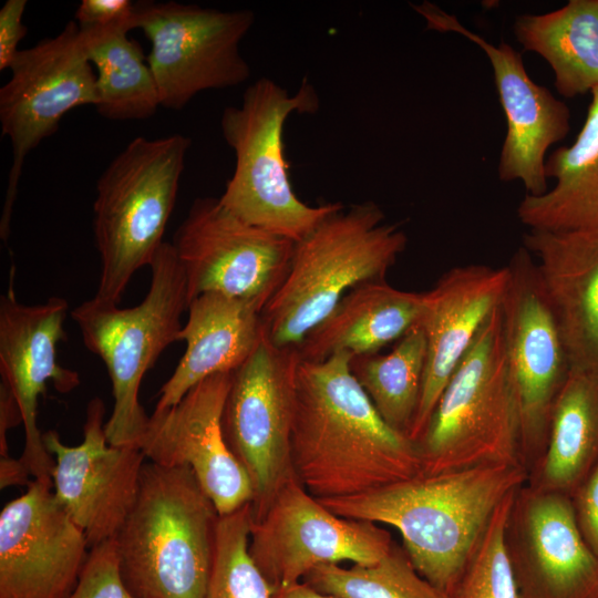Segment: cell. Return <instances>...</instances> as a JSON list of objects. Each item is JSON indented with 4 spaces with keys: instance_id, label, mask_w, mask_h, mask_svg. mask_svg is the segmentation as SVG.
Returning <instances> with one entry per match:
<instances>
[{
    "instance_id": "1",
    "label": "cell",
    "mask_w": 598,
    "mask_h": 598,
    "mask_svg": "<svg viewBox=\"0 0 598 598\" xmlns=\"http://www.w3.org/2000/svg\"><path fill=\"white\" fill-rule=\"evenodd\" d=\"M352 354L300 361L292 471L316 498L359 495L422 474L417 444L381 417L349 368Z\"/></svg>"
},
{
    "instance_id": "2",
    "label": "cell",
    "mask_w": 598,
    "mask_h": 598,
    "mask_svg": "<svg viewBox=\"0 0 598 598\" xmlns=\"http://www.w3.org/2000/svg\"><path fill=\"white\" fill-rule=\"evenodd\" d=\"M522 480L514 463H493L317 499L336 515L394 527L420 575L450 595L494 511Z\"/></svg>"
},
{
    "instance_id": "3",
    "label": "cell",
    "mask_w": 598,
    "mask_h": 598,
    "mask_svg": "<svg viewBox=\"0 0 598 598\" xmlns=\"http://www.w3.org/2000/svg\"><path fill=\"white\" fill-rule=\"evenodd\" d=\"M219 514L187 466L146 461L117 533L122 577L137 598H206Z\"/></svg>"
},
{
    "instance_id": "4",
    "label": "cell",
    "mask_w": 598,
    "mask_h": 598,
    "mask_svg": "<svg viewBox=\"0 0 598 598\" xmlns=\"http://www.w3.org/2000/svg\"><path fill=\"white\" fill-rule=\"evenodd\" d=\"M408 245L371 200L344 206L295 243L288 275L261 311L265 339L297 347L354 287L385 280Z\"/></svg>"
},
{
    "instance_id": "5",
    "label": "cell",
    "mask_w": 598,
    "mask_h": 598,
    "mask_svg": "<svg viewBox=\"0 0 598 598\" xmlns=\"http://www.w3.org/2000/svg\"><path fill=\"white\" fill-rule=\"evenodd\" d=\"M319 106V95L307 78L293 94L261 78L245 90L239 105L224 110L220 120L236 164L219 200L246 223L293 243L343 207L340 203L307 205L290 182L285 123L292 113L315 114Z\"/></svg>"
},
{
    "instance_id": "6",
    "label": "cell",
    "mask_w": 598,
    "mask_h": 598,
    "mask_svg": "<svg viewBox=\"0 0 598 598\" xmlns=\"http://www.w3.org/2000/svg\"><path fill=\"white\" fill-rule=\"evenodd\" d=\"M190 138L132 140L101 174L93 205L100 256L95 299L118 305L133 275L151 266L174 209Z\"/></svg>"
},
{
    "instance_id": "7",
    "label": "cell",
    "mask_w": 598,
    "mask_h": 598,
    "mask_svg": "<svg viewBox=\"0 0 598 598\" xmlns=\"http://www.w3.org/2000/svg\"><path fill=\"white\" fill-rule=\"evenodd\" d=\"M150 268L151 285L138 305L120 308L93 297L71 311L84 346L103 360L111 380L114 405L105 434L115 446H138L148 421L140 403L142 380L177 341L188 306L185 274L172 243L162 244Z\"/></svg>"
},
{
    "instance_id": "8",
    "label": "cell",
    "mask_w": 598,
    "mask_h": 598,
    "mask_svg": "<svg viewBox=\"0 0 598 598\" xmlns=\"http://www.w3.org/2000/svg\"><path fill=\"white\" fill-rule=\"evenodd\" d=\"M518 431L499 305L454 371L417 442L422 474L513 463Z\"/></svg>"
},
{
    "instance_id": "9",
    "label": "cell",
    "mask_w": 598,
    "mask_h": 598,
    "mask_svg": "<svg viewBox=\"0 0 598 598\" xmlns=\"http://www.w3.org/2000/svg\"><path fill=\"white\" fill-rule=\"evenodd\" d=\"M250 10L221 11L176 1L135 3L134 29L151 42L146 61L161 106L182 110L198 93L237 86L250 76L239 45Z\"/></svg>"
},
{
    "instance_id": "10",
    "label": "cell",
    "mask_w": 598,
    "mask_h": 598,
    "mask_svg": "<svg viewBox=\"0 0 598 598\" xmlns=\"http://www.w3.org/2000/svg\"><path fill=\"white\" fill-rule=\"evenodd\" d=\"M91 65L79 25L70 21L58 35L20 50L9 68L11 76L0 89L1 131L12 150L0 218L4 241L27 155L58 130L69 111L97 102Z\"/></svg>"
},
{
    "instance_id": "11",
    "label": "cell",
    "mask_w": 598,
    "mask_h": 598,
    "mask_svg": "<svg viewBox=\"0 0 598 598\" xmlns=\"http://www.w3.org/2000/svg\"><path fill=\"white\" fill-rule=\"evenodd\" d=\"M300 361L297 347H276L264 339L231 375L221 427L229 450L252 482V519L295 476L290 437Z\"/></svg>"
},
{
    "instance_id": "12",
    "label": "cell",
    "mask_w": 598,
    "mask_h": 598,
    "mask_svg": "<svg viewBox=\"0 0 598 598\" xmlns=\"http://www.w3.org/2000/svg\"><path fill=\"white\" fill-rule=\"evenodd\" d=\"M188 303L209 292L244 299L261 311L285 281L295 243L256 227L219 197L196 198L172 243Z\"/></svg>"
},
{
    "instance_id": "13",
    "label": "cell",
    "mask_w": 598,
    "mask_h": 598,
    "mask_svg": "<svg viewBox=\"0 0 598 598\" xmlns=\"http://www.w3.org/2000/svg\"><path fill=\"white\" fill-rule=\"evenodd\" d=\"M392 544L388 530L336 515L292 476L252 519L249 553L270 585L279 588L302 581L320 565L374 564Z\"/></svg>"
},
{
    "instance_id": "14",
    "label": "cell",
    "mask_w": 598,
    "mask_h": 598,
    "mask_svg": "<svg viewBox=\"0 0 598 598\" xmlns=\"http://www.w3.org/2000/svg\"><path fill=\"white\" fill-rule=\"evenodd\" d=\"M413 8L426 20L427 29L457 33L486 54L506 120L498 177L506 183L520 182L526 195L544 194L548 189V148L563 141L570 130L567 104L532 80L520 53L508 43L492 44L435 4L423 2Z\"/></svg>"
},
{
    "instance_id": "15",
    "label": "cell",
    "mask_w": 598,
    "mask_h": 598,
    "mask_svg": "<svg viewBox=\"0 0 598 598\" xmlns=\"http://www.w3.org/2000/svg\"><path fill=\"white\" fill-rule=\"evenodd\" d=\"M105 405H86L83 440L64 444L55 431L43 443L54 457L53 492L91 547L114 539L131 513L147 461L138 446H115L105 434Z\"/></svg>"
},
{
    "instance_id": "16",
    "label": "cell",
    "mask_w": 598,
    "mask_h": 598,
    "mask_svg": "<svg viewBox=\"0 0 598 598\" xmlns=\"http://www.w3.org/2000/svg\"><path fill=\"white\" fill-rule=\"evenodd\" d=\"M233 372L212 375L173 406L155 409L138 442L146 460L187 466L219 516L254 501L249 474L229 450L221 416Z\"/></svg>"
},
{
    "instance_id": "17",
    "label": "cell",
    "mask_w": 598,
    "mask_h": 598,
    "mask_svg": "<svg viewBox=\"0 0 598 598\" xmlns=\"http://www.w3.org/2000/svg\"><path fill=\"white\" fill-rule=\"evenodd\" d=\"M89 551L52 481L32 478L0 513V598H66Z\"/></svg>"
},
{
    "instance_id": "18",
    "label": "cell",
    "mask_w": 598,
    "mask_h": 598,
    "mask_svg": "<svg viewBox=\"0 0 598 598\" xmlns=\"http://www.w3.org/2000/svg\"><path fill=\"white\" fill-rule=\"evenodd\" d=\"M68 310L69 303L61 297L38 305L21 303L11 269L8 290L0 299L1 384L14 396L22 417L24 446L19 460L38 480L52 481L55 464L37 425L39 398L49 382L60 393L80 384L79 373L58 361V344L66 339L63 324Z\"/></svg>"
},
{
    "instance_id": "19",
    "label": "cell",
    "mask_w": 598,
    "mask_h": 598,
    "mask_svg": "<svg viewBox=\"0 0 598 598\" xmlns=\"http://www.w3.org/2000/svg\"><path fill=\"white\" fill-rule=\"evenodd\" d=\"M507 267L509 276L501 302L506 354L519 431L529 439L550 424L570 368L534 258L522 246Z\"/></svg>"
},
{
    "instance_id": "20",
    "label": "cell",
    "mask_w": 598,
    "mask_h": 598,
    "mask_svg": "<svg viewBox=\"0 0 598 598\" xmlns=\"http://www.w3.org/2000/svg\"><path fill=\"white\" fill-rule=\"evenodd\" d=\"M508 267L468 265L447 270L423 292L419 326L426 339V363L409 439L417 444L457 365L491 313L501 305Z\"/></svg>"
},
{
    "instance_id": "21",
    "label": "cell",
    "mask_w": 598,
    "mask_h": 598,
    "mask_svg": "<svg viewBox=\"0 0 598 598\" xmlns=\"http://www.w3.org/2000/svg\"><path fill=\"white\" fill-rule=\"evenodd\" d=\"M523 247L536 262L570 371L598 381V231L529 230Z\"/></svg>"
},
{
    "instance_id": "22",
    "label": "cell",
    "mask_w": 598,
    "mask_h": 598,
    "mask_svg": "<svg viewBox=\"0 0 598 598\" xmlns=\"http://www.w3.org/2000/svg\"><path fill=\"white\" fill-rule=\"evenodd\" d=\"M187 311L177 337L186 349L159 390L157 410L175 405L212 375L236 371L265 339L261 310L250 301L209 292L190 300Z\"/></svg>"
},
{
    "instance_id": "23",
    "label": "cell",
    "mask_w": 598,
    "mask_h": 598,
    "mask_svg": "<svg viewBox=\"0 0 598 598\" xmlns=\"http://www.w3.org/2000/svg\"><path fill=\"white\" fill-rule=\"evenodd\" d=\"M423 306V292L400 290L386 280L359 285L308 332L297 350L309 362L339 352L375 353L419 324Z\"/></svg>"
},
{
    "instance_id": "24",
    "label": "cell",
    "mask_w": 598,
    "mask_h": 598,
    "mask_svg": "<svg viewBox=\"0 0 598 598\" xmlns=\"http://www.w3.org/2000/svg\"><path fill=\"white\" fill-rule=\"evenodd\" d=\"M590 95L576 140L546 159L553 187L538 196L525 195L517 207L519 220L530 230L598 231V87Z\"/></svg>"
},
{
    "instance_id": "25",
    "label": "cell",
    "mask_w": 598,
    "mask_h": 598,
    "mask_svg": "<svg viewBox=\"0 0 598 598\" xmlns=\"http://www.w3.org/2000/svg\"><path fill=\"white\" fill-rule=\"evenodd\" d=\"M533 563L516 578L519 598H598V559L574 507L549 496L529 513Z\"/></svg>"
},
{
    "instance_id": "26",
    "label": "cell",
    "mask_w": 598,
    "mask_h": 598,
    "mask_svg": "<svg viewBox=\"0 0 598 598\" xmlns=\"http://www.w3.org/2000/svg\"><path fill=\"white\" fill-rule=\"evenodd\" d=\"M513 33L524 51L548 63L561 96L598 87V0H569L553 11L519 14Z\"/></svg>"
},
{
    "instance_id": "27",
    "label": "cell",
    "mask_w": 598,
    "mask_h": 598,
    "mask_svg": "<svg viewBox=\"0 0 598 598\" xmlns=\"http://www.w3.org/2000/svg\"><path fill=\"white\" fill-rule=\"evenodd\" d=\"M128 31L125 24L80 30L87 60L96 69L95 107L112 121L146 120L161 106L143 48L127 37Z\"/></svg>"
},
{
    "instance_id": "28",
    "label": "cell",
    "mask_w": 598,
    "mask_h": 598,
    "mask_svg": "<svg viewBox=\"0 0 598 598\" xmlns=\"http://www.w3.org/2000/svg\"><path fill=\"white\" fill-rule=\"evenodd\" d=\"M425 363L426 339L416 324L391 352L351 355L349 368L386 424L409 437L420 401Z\"/></svg>"
},
{
    "instance_id": "29",
    "label": "cell",
    "mask_w": 598,
    "mask_h": 598,
    "mask_svg": "<svg viewBox=\"0 0 598 598\" xmlns=\"http://www.w3.org/2000/svg\"><path fill=\"white\" fill-rule=\"evenodd\" d=\"M598 464V381L570 371L553 409L545 472L570 487Z\"/></svg>"
},
{
    "instance_id": "30",
    "label": "cell",
    "mask_w": 598,
    "mask_h": 598,
    "mask_svg": "<svg viewBox=\"0 0 598 598\" xmlns=\"http://www.w3.org/2000/svg\"><path fill=\"white\" fill-rule=\"evenodd\" d=\"M302 581L336 598H450L420 575L405 549L394 542L374 564L350 568L324 564L310 570Z\"/></svg>"
},
{
    "instance_id": "31",
    "label": "cell",
    "mask_w": 598,
    "mask_h": 598,
    "mask_svg": "<svg viewBox=\"0 0 598 598\" xmlns=\"http://www.w3.org/2000/svg\"><path fill=\"white\" fill-rule=\"evenodd\" d=\"M251 503L219 516L206 598H272L275 587L249 553Z\"/></svg>"
},
{
    "instance_id": "32",
    "label": "cell",
    "mask_w": 598,
    "mask_h": 598,
    "mask_svg": "<svg viewBox=\"0 0 598 598\" xmlns=\"http://www.w3.org/2000/svg\"><path fill=\"white\" fill-rule=\"evenodd\" d=\"M513 495H507L494 511L450 598H519L505 542Z\"/></svg>"
},
{
    "instance_id": "33",
    "label": "cell",
    "mask_w": 598,
    "mask_h": 598,
    "mask_svg": "<svg viewBox=\"0 0 598 598\" xmlns=\"http://www.w3.org/2000/svg\"><path fill=\"white\" fill-rule=\"evenodd\" d=\"M66 598H137L122 577L115 539L90 548L78 582Z\"/></svg>"
},
{
    "instance_id": "34",
    "label": "cell",
    "mask_w": 598,
    "mask_h": 598,
    "mask_svg": "<svg viewBox=\"0 0 598 598\" xmlns=\"http://www.w3.org/2000/svg\"><path fill=\"white\" fill-rule=\"evenodd\" d=\"M135 3L130 0H82L75 11L80 30L128 25L134 29Z\"/></svg>"
},
{
    "instance_id": "35",
    "label": "cell",
    "mask_w": 598,
    "mask_h": 598,
    "mask_svg": "<svg viewBox=\"0 0 598 598\" xmlns=\"http://www.w3.org/2000/svg\"><path fill=\"white\" fill-rule=\"evenodd\" d=\"M25 0H7L0 10V70L9 69L28 29L22 22Z\"/></svg>"
},
{
    "instance_id": "36",
    "label": "cell",
    "mask_w": 598,
    "mask_h": 598,
    "mask_svg": "<svg viewBox=\"0 0 598 598\" xmlns=\"http://www.w3.org/2000/svg\"><path fill=\"white\" fill-rule=\"evenodd\" d=\"M578 495V523L598 559V464L582 482Z\"/></svg>"
},
{
    "instance_id": "37",
    "label": "cell",
    "mask_w": 598,
    "mask_h": 598,
    "mask_svg": "<svg viewBox=\"0 0 598 598\" xmlns=\"http://www.w3.org/2000/svg\"><path fill=\"white\" fill-rule=\"evenodd\" d=\"M22 423L18 403L9 389L0 383V458L9 457L8 431Z\"/></svg>"
},
{
    "instance_id": "38",
    "label": "cell",
    "mask_w": 598,
    "mask_h": 598,
    "mask_svg": "<svg viewBox=\"0 0 598 598\" xmlns=\"http://www.w3.org/2000/svg\"><path fill=\"white\" fill-rule=\"evenodd\" d=\"M30 473L25 466L18 458L6 457L0 458V487L7 488L10 486H28L32 480H30Z\"/></svg>"
},
{
    "instance_id": "39",
    "label": "cell",
    "mask_w": 598,
    "mask_h": 598,
    "mask_svg": "<svg viewBox=\"0 0 598 598\" xmlns=\"http://www.w3.org/2000/svg\"><path fill=\"white\" fill-rule=\"evenodd\" d=\"M272 598H336L319 592L303 581L287 587L275 588Z\"/></svg>"
}]
</instances>
